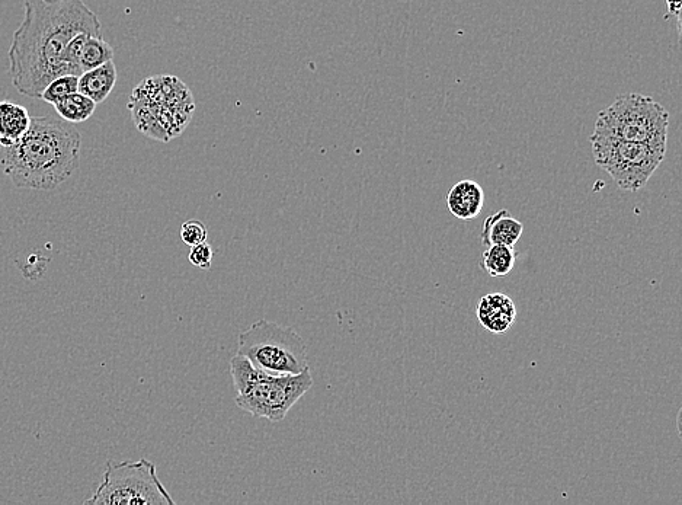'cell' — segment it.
<instances>
[{
    "label": "cell",
    "instance_id": "cell-1",
    "mask_svg": "<svg viewBox=\"0 0 682 505\" xmlns=\"http://www.w3.org/2000/svg\"><path fill=\"white\" fill-rule=\"evenodd\" d=\"M82 33L102 37L101 22L83 0H27L9 49V75L16 91L40 99L48 83L75 75L67 65L66 50Z\"/></svg>",
    "mask_w": 682,
    "mask_h": 505
},
{
    "label": "cell",
    "instance_id": "cell-6",
    "mask_svg": "<svg viewBox=\"0 0 682 505\" xmlns=\"http://www.w3.org/2000/svg\"><path fill=\"white\" fill-rule=\"evenodd\" d=\"M85 504L172 505L175 501L160 482L155 463L140 459L108 462L101 485Z\"/></svg>",
    "mask_w": 682,
    "mask_h": 505
},
{
    "label": "cell",
    "instance_id": "cell-2",
    "mask_svg": "<svg viewBox=\"0 0 682 505\" xmlns=\"http://www.w3.org/2000/svg\"><path fill=\"white\" fill-rule=\"evenodd\" d=\"M80 146L82 137L72 123L53 115L32 117L18 142L0 146V166L18 188L54 190L78 168Z\"/></svg>",
    "mask_w": 682,
    "mask_h": 505
},
{
    "label": "cell",
    "instance_id": "cell-14",
    "mask_svg": "<svg viewBox=\"0 0 682 505\" xmlns=\"http://www.w3.org/2000/svg\"><path fill=\"white\" fill-rule=\"evenodd\" d=\"M114 59V49L98 35H88L79 54V66L83 72L102 66Z\"/></svg>",
    "mask_w": 682,
    "mask_h": 505
},
{
    "label": "cell",
    "instance_id": "cell-9",
    "mask_svg": "<svg viewBox=\"0 0 682 505\" xmlns=\"http://www.w3.org/2000/svg\"><path fill=\"white\" fill-rule=\"evenodd\" d=\"M447 206L457 219H476L485 207V191L472 180L457 182L448 193Z\"/></svg>",
    "mask_w": 682,
    "mask_h": 505
},
{
    "label": "cell",
    "instance_id": "cell-18",
    "mask_svg": "<svg viewBox=\"0 0 682 505\" xmlns=\"http://www.w3.org/2000/svg\"><path fill=\"white\" fill-rule=\"evenodd\" d=\"M214 251L210 244L203 242V244H198L191 246L190 254H188V261L191 262L195 267L201 268V270H210L211 265H213Z\"/></svg>",
    "mask_w": 682,
    "mask_h": 505
},
{
    "label": "cell",
    "instance_id": "cell-3",
    "mask_svg": "<svg viewBox=\"0 0 682 505\" xmlns=\"http://www.w3.org/2000/svg\"><path fill=\"white\" fill-rule=\"evenodd\" d=\"M230 375L238 391L236 405L254 417L267 418L272 423L283 421L288 411L313 386L310 369L299 375H268L240 354L230 360Z\"/></svg>",
    "mask_w": 682,
    "mask_h": 505
},
{
    "label": "cell",
    "instance_id": "cell-19",
    "mask_svg": "<svg viewBox=\"0 0 682 505\" xmlns=\"http://www.w3.org/2000/svg\"><path fill=\"white\" fill-rule=\"evenodd\" d=\"M669 11L671 14L680 15L681 11V0H667Z\"/></svg>",
    "mask_w": 682,
    "mask_h": 505
},
{
    "label": "cell",
    "instance_id": "cell-10",
    "mask_svg": "<svg viewBox=\"0 0 682 505\" xmlns=\"http://www.w3.org/2000/svg\"><path fill=\"white\" fill-rule=\"evenodd\" d=\"M523 232V223L512 217L508 210H501L486 217L480 238L485 246H515L523 236Z\"/></svg>",
    "mask_w": 682,
    "mask_h": 505
},
{
    "label": "cell",
    "instance_id": "cell-16",
    "mask_svg": "<svg viewBox=\"0 0 682 505\" xmlns=\"http://www.w3.org/2000/svg\"><path fill=\"white\" fill-rule=\"evenodd\" d=\"M78 83L79 76H60V78H56L54 81L48 83L43 94H41L40 99H43V101H46L51 105L57 104V102L62 101L63 98L78 92Z\"/></svg>",
    "mask_w": 682,
    "mask_h": 505
},
{
    "label": "cell",
    "instance_id": "cell-8",
    "mask_svg": "<svg viewBox=\"0 0 682 505\" xmlns=\"http://www.w3.org/2000/svg\"><path fill=\"white\" fill-rule=\"evenodd\" d=\"M477 319L486 331L504 334L517 319L514 300L507 294H486L480 299L476 309Z\"/></svg>",
    "mask_w": 682,
    "mask_h": 505
},
{
    "label": "cell",
    "instance_id": "cell-7",
    "mask_svg": "<svg viewBox=\"0 0 682 505\" xmlns=\"http://www.w3.org/2000/svg\"><path fill=\"white\" fill-rule=\"evenodd\" d=\"M589 142L595 163L626 191L645 187L667 152L664 147L627 142L600 133L592 134Z\"/></svg>",
    "mask_w": 682,
    "mask_h": 505
},
{
    "label": "cell",
    "instance_id": "cell-12",
    "mask_svg": "<svg viewBox=\"0 0 682 505\" xmlns=\"http://www.w3.org/2000/svg\"><path fill=\"white\" fill-rule=\"evenodd\" d=\"M31 115L27 108L14 102H0V146H11L18 142L31 126Z\"/></svg>",
    "mask_w": 682,
    "mask_h": 505
},
{
    "label": "cell",
    "instance_id": "cell-4",
    "mask_svg": "<svg viewBox=\"0 0 682 505\" xmlns=\"http://www.w3.org/2000/svg\"><path fill=\"white\" fill-rule=\"evenodd\" d=\"M238 341V354L268 375H299L309 369L306 343L290 326L259 319L240 332Z\"/></svg>",
    "mask_w": 682,
    "mask_h": 505
},
{
    "label": "cell",
    "instance_id": "cell-20",
    "mask_svg": "<svg viewBox=\"0 0 682 505\" xmlns=\"http://www.w3.org/2000/svg\"><path fill=\"white\" fill-rule=\"evenodd\" d=\"M44 2H51V3H54V2H60V0H44Z\"/></svg>",
    "mask_w": 682,
    "mask_h": 505
},
{
    "label": "cell",
    "instance_id": "cell-5",
    "mask_svg": "<svg viewBox=\"0 0 682 505\" xmlns=\"http://www.w3.org/2000/svg\"><path fill=\"white\" fill-rule=\"evenodd\" d=\"M669 114L659 102L626 94L598 114L594 133L667 149Z\"/></svg>",
    "mask_w": 682,
    "mask_h": 505
},
{
    "label": "cell",
    "instance_id": "cell-13",
    "mask_svg": "<svg viewBox=\"0 0 682 505\" xmlns=\"http://www.w3.org/2000/svg\"><path fill=\"white\" fill-rule=\"evenodd\" d=\"M517 261L514 246L491 245L486 246L482 254L480 267L491 277H505L511 273Z\"/></svg>",
    "mask_w": 682,
    "mask_h": 505
},
{
    "label": "cell",
    "instance_id": "cell-15",
    "mask_svg": "<svg viewBox=\"0 0 682 505\" xmlns=\"http://www.w3.org/2000/svg\"><path fill=\"white\" fill-rule=\"evenodd\" d=\"M54 108L64 121L76 124L88 121L94 115L96 102L80 94V92H75V94L69 95V97L54 104Z\"/></svg>",
    "mask_w": 682,
    "mask_h": 505
},
{
    "label": "cell",
    "instance_id": "cell-11",
    "mask_svg": "<svg viewBox=\"0 0 682 505\" xmlns=\"http://www.w3.org/2000/svg\"><path fill=\"white\" fill-rule=\"evenodd\" d=\"M117 78V67L111 60L102 66L83 72L79 76L78 92L91 98L96 104H101L110 97L112 89L117 83Z\"/></svg>",
    "mask_w": 682,
    "mask_h": 505
},
{
    "label": "cell",
    "instance_id": "cell-17",
    "mask_svg": "<svg viewBox=\"0 0 682 505\" xmlns=\"http://www.w3.org/2000/svg\"><path fill=\"white\" fill-rule=\"evenodd\" d=\"M179 235H181L184 244L194 246L207 241L208 230L200 220H188V222L182 223Z\"/></svg>",
    "mask_w": 682,
    "mask_h": 505
}]
</instances>
